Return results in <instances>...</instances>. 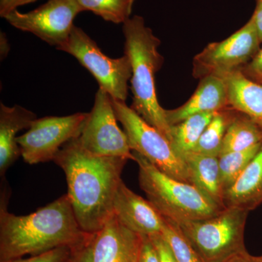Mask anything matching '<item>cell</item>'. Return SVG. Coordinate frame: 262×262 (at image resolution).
I'll list each match as a JSON object with an SVG mask.
<instances>
[{"label": "cell", "mask_w": 262, "mask_h": 262, "mask_svg": "<svg viewBox=\"0 0 262 262\" xmlns=\"http://www.w3.org/2000/svg\"><path fill=\"white\" fill-rule=\"evenodd\" d=\"M53 161L64 172L67 194L81 228L96 234L113 214L114 198L127 160L91 154L77 138L67 142Z\"/></svg>", "instance_id": "obj_1"}, {"label": "cell", "mask_w": 262, "mask_h": 262, "mask_svg": "<svg viewBox=\"0 0 262 262\" xmlns=\"http://www.w3.org/2000/svg\"><path fill=\"white\" fill-rule=\"evenodd\" d=\"M8 196L0 203V261L36 256L57 248L76 250L94 234L81 228L67 194L31 214L8 211Z\"/></svg>", "instance_id": "obj_2"}, {"label": "cell", "mask_w": 262, "mask_h": 262, "mask_svg": "<svg viewBox=\"0 0 262 262\" xmlns=\"http://www.w3.org/2000/svg\"><path fill=\"white\" fill-rule=\"evenodd\" d=\"M122 31L125 55L132 67L130 82L134 98L130 107L171 142L170 125L165 108L158 101L155 86V75L161 70L164 62L158 51L161 41L146 27L140 15L129 18L123 24Z\"/></svg>", "instance_id": "obj_3"}, {"label": "cell", "mask_w": 262, "mask_h": 262, "mask_svg": "<svg viewBox=\"0 0 262 262\" xmlns=\"http://www.w3.org/2000/svg\"><path fill=\"white\" fill-rule=\"evenodd\" d=\"M139 165V181L147 200L165 218L182 222L210 218L222 208L193 184L167 175L142 155L133 151Z\"/></svg>", "instance_id": "obj_4"}, {"label": "cell", "mask_w": 262, "mask_h": 262, "mask_svg": "<svg viewBox=\"0 0 262 262\" xmlns=\"http://www.w3.org/2000/svg\"><path fill=\"white\" fill-rule=\"evenodd\" d=\"M248 213L232 207L210 218L177 223L204 262H222L246 251L244 232Z\"/></svg>", "instance_id": "obj_5"}, {"label": "cell", "mask_w": 262, "mask_h": 262, "mask_svg": "<svg viewBox=\"0 0 262 262\" xmlns=\"http://www.w3.org/2000/svg\"><path fill=\"white\" fill-rule=\"evenodd\" d=\"M112 101L117 120L122 124L132 151L142 155L167 175L192 184L187 163L171 142L125 101L113 98Z\"/></svg>", "instance_id": "obj_6"}, {"label": "cell", "mask_w": 262, "mask_h": 262, "mask_svg": "<svg viewBox=\"0 0 262 262\" xmlns=\"http://www.w3.org/2000/svg\"><path fill=\"white\" fill-rule=\"evenodd\" d=\"M56 49L75 57L94 76L100 89L114 99L126 101L132 77V67L126 55L117 58L106 56L97 43L75 25L68 39Z\"/></svg>", "instance_id": "obj_7"}, {"label": "cell", "mask_w": 262, "mask_h": 262, "mask_svg": "<svg viewBox=\"0 0 262 262\" xmlns=\"http://www.w3.org/2000/svg\"><path fill=\"white\" fill-rule=\"evenodd\" d=\"M261 44L254 24L250 18L228 38L210 43L194 57L193 77L200 80L210 75L225 77L241 70L256 56Z\"/></svg>", "instance_id": "obj_8"}, {"label": "cell", "mask_w": 262, "mask_h": 262, "mask_svg": "<svg viewBox=\"0 0 262 262\" xmlns=\"http://www.w3.org/2000/svg\"><path fill=\"white\" fill-rule=\"evenodd\" d=\"M88 116V113H77L34 120L28 131L16 139L24 161L29 165L53 161L67 142L80 136Z\"/></svg>", "instance_id": "obj_9"}, {"label": "cell", "mask_w": 262, "mask_h": 262, "mask_svg": "<svg viewBox=\"0 0 262 262\" xmlns=\"http://www.w3.org/2000/svg\"><path fill=\"white\" fill-rule=\"evenodd\" d=\"M117 121L111 96L99 88L94 106L77 140L91 154L118 157L136 162L126 134L119 127Z\"/></svg>", "instance_id": "obj_10"}, {"label": "cell", "mask_w": 262, "mask_h": 262, "mask_svg": "<svg viewBox=\"0 0 262 262\" xmlns=\"http://www.w3.org/2000/svg\"><path fill=\"white\" fill-rule=\"evenodd\" d=\"M82 11L77 0H48L28 13L15 10L4 18L15 28L32 33L57 48L70 37L74 20Z\"/></svg>", "instance_id": "obj_11"}, {"label": "cell", "mask_w": 262, "mask_h": 262, "mask_svg": "<svg viewBox=\"0 0 262 262\" xmlns=\"http://www.w3.org/2000/svg\"><path fill=\"white\" fill-rule=\"evenodd\" d=\"M143 235L122 225L113 214L93 238L94 262H139Z\"/></svg>", "instance_id": "obj_12"}, {"label": "cell", "mask_w": 262, "mask_h": 262, "mask_svg": "<svg viewBox=\"0 0 262 262\" xmlns=\"http://www.w3.org/2000/svg\"><path fill=\"white\" fill-rule=\"evenodd\" d=\"M113 214L127 229L141 235L161 233L165 217L148 200L120 182L113 202Z\"/></svg>", "instance_id": "obj_13"}, {"label": "cell", "mask_w": 262, "mask_h": 262, "mask_svg": "<svg viewBox=\"0 0 262 262\" xmlns=\"http://www.w3.org/2000/svg\"><path fill=\"white\" fill-rule=\"evenodd\" d=\"M228 88L223 77L210 75L201 79L196 91L182 106L165 110L169 125L178 124L196 114L216 113L229 107Z\"/></svg>", "instance_id": "obj_14"}, {"label": "cell", "mask_w": 262, "mask_h": 262, "mask_svg": "<svg viewBox=\"0 0 262 262\" xmlns=\"http://www.w3.org/2000/svg\"><path fill=\"white\" fill-rule=\"evenodd\" d=\"M37 117L33 112L19 105L7 106L0 103V175L5 177L7 170L20 155L17 142V134L29 129Z\"/></svg>", "instance_id": "obj_15"}, {"label": "cell", "mask_w": 262, "mask_h": 262, "mask_svg": "<svg viewBox=\"0 0 262 262\" xmlns=\"http://www.w3.org/2000/svg\"><path fill=\"white\" fill-rule=\"evenodd\" d=\"M262 203V143L243 173L224 192L225 208H239L251 211Z\"/></svg>", "instance_id": "obj_16"}, {"label": "cell", "mask_w": 262, "mask_h": 262, "mask_svg": "<svg viewBox=\"0 0 262 262\" xmlns=\"http://www.w3.org/2000/svg\"><path fill=\"white\" fill-rule=\"evenodd\" d=\"M182 157L189 168L192 184L210 201L225 208L219 157L198 154L194 151L184 153Z\"/></svg>", "instance_id": "obj_17"}, {"label": "cell", "mask_w": 262, "mask_h": 262, "mask_svg": "<svg viewBox=\"0 0 262 262\" xmlns=\"http://www.w3.org/2000/svg\"><path fill=\"white\" fill-rule=\"evenodd\" d=\"M223 78L228 88L229 106L250 117L262 128V84L250 80L241 70Z\"/></svg>", "instance_id": "obj_18"}, {"label": "cell", "mask_w": 262, "mask_h": 262, "mask_svg": "<svg viewBox=\"0 0 262 262\" xmlns=\"http://www.w3.org/2000/svg\"><path fill=\"white\" fill-rule=\"evenodd\" d=\"M261 143V127L237 111L226 132L220 155L248 149Z\"/></svg>", "instance_id": "obj_19"}, {"label": "cell", "mask_w": 262, "mask_h": 262, "mask_svg": "<svg viewBox=\"0 0 262 262\" xmlns=\"http://www.w3.org/2000/svg\"><path fill=\"white\" fill-rule=\"evenodd\" d=\"M215 113L196 114L170 126L172 145L181 156L194 150Z\"/></svg>", "instance_id": "obj_20"}, {"label": "cell", "mask_w": 262, "mask_h": 262, "mask_svg": "<svg viewBox=\"0 0 262 262\" xmlns=\"http://www.w3.org/2000/svg\"><path fill=\"white\" fill-rule=\"evenodd\" d=\"M236 113L237 111L230 106L216 112L192 151L210 156H220L226 132Z\"/></svg>", "instance_id": "obj_21"}, {"label": "cell", "mask_w": 262, "mask_h": 262, "mask_svg": "<svg viewBox=\"0 0 262 262\" xmlns=\"http://www.w3.org/2000/svg\"><path fill=\"white\" fill-rule=\"evenodd\" d=\"M83 11H91L106 21L119 24L131 18L136 0H77Z\"/></svg>", "instance_id": "obj_22"}, {"label": "cell", "mask_w": 262, "mask_h": 262, "mask_svg": "<svg viewBox=\"0 0 262 262\" xmlns=\"http://www.w3.org/2000/svg\"><path fill=\"white\" fill-rule=\"evenodd\" d=\"M261 144L241 151H231L219 157L221 184L224 192L237 180L259 149Z\"/></svg>", "instance_id": "obj_23"}, {"label": "cell", "mask_w": 262, "mask_h": 262, "mask_svg": "<svg viewBox=\"0 0 262 262\" xmlns=\"http://www.w3.org/2000/svg\"><path fill=\"white\" fill-rule=\"evenodd\" d=\"M161 234L179 262H204L177 222L165 217Z\"/></svg>", "instance_id": "obj_24"}, {"label": "cell", "mask_w": 262, "mask_h": 262, "mask_svg": "<svg viewBox=\"0 0 262 262\" xmlns=\"http://www.w3.org/2000/svg\"><path fill=\"white\" fill-rule=\"evenodd\" d=\"M75 250L69 247L55 248L51 251L27 258H14L1 262H67Z\"/></svg>", "instance_id": "obj_25"}, {"label": "cell", "mask_w": 262, "mask_h": 262, "mask_svg": "<svg viewBox=\"0 0 262 262\" xmlns=\"http://www.w3.org/2000/svg\"><path fill=\"white\" fill-rule=\"evenodd\" d=\"M149 237L158 252L160 262H179L161 233L151 234Z\"/></svg>", "instance_id": "obj_26"}, {"label": "cell", "mask_w": 262, "mask_h": 262, "mask_svg": "<svg viewBox=\"0 0 262 262\" xmlns=\"http://www.w3.org/2000/svg\"><path fill=\"white\" fill-rule=\"evenodd\" d=\"M241 70L250 80L262 84V48Z\"/></svg>", "instance_id": "obj_27"}, {"label": "cell", "mask_w": 262, "mask_h": 262, "mask_svg": "<svg viewBox=\"0 0 262 262\" xmlns=\"http://www.w3.org/2000/svg\"><path fill=\"white\" fill-rule=\"evenodd\" d=\"M139 262H160L158 252L149 236L143 235Z\"/></svg>", "instance_id": "obj_28"}, {"label": "cell", "mask_w": 262, "mask_h": 262, "mask_svg": "<svg viewBox=\"0 0 262 262\" xmlns=\"http://www.w3.org/2000/svg\"><path fill=\"white\" fill-rule=\"evenodd\" d=\"M94 236L88 244L73 251L72 256L67 262H94V256H93Z\"/></svg>", "instance_id": "obj_29"}, {"label": "cell", "mask_w": 262, "mask_h": 262, "mask_svg": "<svg viewBox=\"0 0 262 262\" xmlns=\"http://www.w3.org/2000/svg\"><path fill=\"white\" fill-rule=\"evenodd\" d=\"M37 0H0V16L4 18L7 15L23 5L34 3Z\"/></svg>", "instance_id": "obj_30"}, {"label": "cell", "mask_w": 262, "mask_h": 262, "mask_svg": "<svg viewBox=\"0 0 262 262\" xmlns=\"http://www.w3.org/2000/svg\"><path fill=\"white\" fill-rule=\"evenodd\" d=\"M255 3L256 7L251 19L256 27L260 42L262 43V0H255Z\"/></svg>", "instance_id": "obj_31"}, {"label": "cell", "mask_w": 262, "mask_h": 262, "mask_svg": "<svg viewBox=\"0 0 262 262\" xmlns=\"http://www.w3.org/2000/svg\"><path fill=\"white\" fill-rule=\"evenodd\" d=\"M222 262H262V256H252L249 254L247 251H245L236 253Z\"/></svg>", "instance_id": "obj_32"}, {"label": "cell", "mask_w": 262, "mask_h": 262, "mask_svg": "<svg viewBox=\"0 0 262 262\" xmlns=\"http://www.w3.org/2000/svg\"><path fill=\"white\" fill-rule=\"evenodd\" d=\"M10 50L9 41L4 32L0 34V58L1 60L5 59L8 56Z\"/></svg>", "instance_id": "obj_33"}]
</instances>
